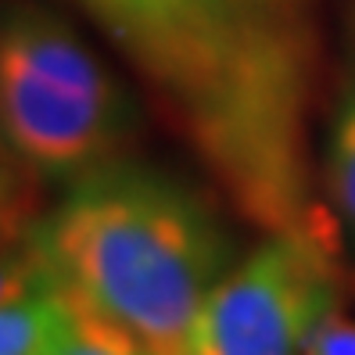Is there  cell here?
Wrapping results in <instances>:
<instances>
[{"label": "cell", "instance_id": "ba28073f", "mask_svg": "<svg viewBox=\"0 0 355 355\" xmlns=\"http://www.w3.org/2000/svg\"><path fill=\"white\" fill-rule=\"evenodd\" d=\"M51 280L54 273L40 244L33 241V230L26 237H0V302H11Z\"/></svg>", "mask_w": 355, "mask_h": 355}, {"label": "cell", "instance_id": "52a82bcc", "mask_svg": "<svg viewBox=\"0 0 355 355\" xmlns=\"http://www.w3.org/2000/svg\"><path fill=\"white\" fill-rule=\"evenodd\" d=\"M323 191L334 223L341 226V234L355 241V83L345 90L338 112H334L323 162Z\"/></svg>", "mask_w": 355, "mask_h": 355}, {"label": "cell", "instance_id": "30bf717a", "mask_svg": "<svg viewBox=\"0 0 355 355\" xmlns=\"http://www.w3.org/2000/svg\"><path fill=\"white\" fill-rule=\"evenodd\" d=\"M302 355H355V320L345 316L341 305L327 309L309 327L302 341Z\"/></svg>", "mask_w": 355, "mask_h": 355}, {"label": "cell", "instance_id": "7a4b0ae2", "mask_svg": "<svg viewBox=\"0 0 355 355\" xmlns=\"http://www.w3.org/2000/svg\"><path fill=\"white\" fill-rule=\"evenodd\" d=\"M33 241L58 284L162 355H191L201 309L234 269L216 208L180 176L126 158L69 183Z\"/></svg>", "mask_w": 355, "mask_h": 355}, {"label": "cell", "instance_id": "5b68a950", "mask_svg": "<svg viewBox=\"0 0 355 355\" xmlns=\"http://www.w3.org/2000/svg\"><path fill=\"white\" fill-rule=\"evenodd\" d=\"M61 295H65V312H61V327L47 355H162L130 327L108 320L90 302L72 295L65 284H61Z\"/></svg>", "mask_w": 355, "mask_h": 355}, {"label": "cell", "instance_id": "8992f818", "mask_svg": "<svg viewBox=\"0 0 355 355\" xmlns=\"http://www.w3.org/2000/svg\"><path fill=\"white\" fill-rule=\"evenodd\" d=\"M61 312L65 295L58 280L0 302V355H47L61 327Z\"/></svg>", "mask_w": 355, "mask_h": 355}, {"label": "cell", "instance_id": "6da1fadb", "mask_svg": "<svg viewBox=\"0 0 355 355\" xmlns=\"http://www.w3.org/2000/svg\"><path fill=\"white\" fill-rule=\"evenodd\" d=\"M269 237H334L309 158L320 0H83ZM338 241V237H334Z\"/></svg>", "mask_w": 355, "mask_h": 355}, {"label": "cell", "instance_id": "3957f363", "mask_svg": "<svg viewBox=\"0 0 355 355\" xmlns=\"http://www.w3.org/2000/svg\"><path fill=\"white\" fill-rule=\"evenodd\" d=\"M0 133L29 176L76 183L122 158L137 104L58 11L18 0L0 15Z\"/></svg>", "mask_w": 355, "mask_h": 355}, {"label": "cell", "instance_id": "9c48e42d", "mask_svg": "<svg viewBox=\"0 0 355 355\" xmlns=\"http://www.w3.org/2000/svg\"><path fill=\"white\" fill-rule=\"evenodd\" d=\"M26 169L8 151L0 133V237H26L29 234V183Z\"/></svg>", "mask_w": 355, "mask_h": 355}, {"label": "cell", "instance_id": "277c9868", "mask_svg": "<svg viewBox=\"0 0 355 355\" xmlns=\"http://www.w3.org/2000/svg\"><path fill=\"white\" fill-rule=\"evenodd\" d=\"M341 305L338 241L280 234L208 295L191 355H302L309 327Z\"/></svg>", "mask_w": 355, "mask_h": 355}]
</instances>
